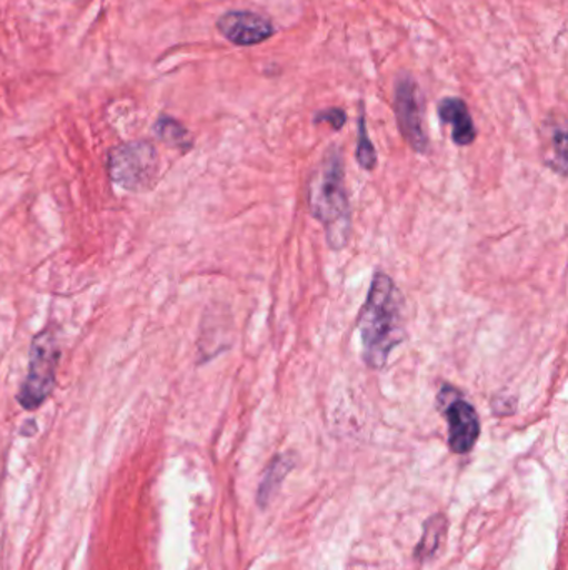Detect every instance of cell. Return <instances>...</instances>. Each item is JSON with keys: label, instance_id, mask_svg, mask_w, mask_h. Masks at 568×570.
Returning a JSON list of instances; mask_svg holds the SVG:
<instances>
[{"label": "cell", "instance_id": "cell-8", "mask_svg": "<svg viewBox=\"0 0 568 570\" xmlns=\"http://www.w3.org/2000/svg\"><path fill=\"white\" fill-rule=\"evenodd\" d=\"M439 116L444 124L452 126V139L457 146H470L476 140V126H474L469 107L462 99L457 97L444 99L439 106Z\"/></svg>", "mask_w": 568, "mask_h": 570}, {"label": "cell", "instance_id": "cell-3", "mask_svg": "<svg viewBox=\"0 0 568 570\" xmlns=\"http://www.w3.org/2000/svg\"><path fill=\"white\" fill-rule=\"evenodd\" d=\"M59 355V341L53 328H46L36 335L30 345L29 372L17 395V401L27 411L42 405L52 392Z\"/></svg>", "mask_w": 568, "mask_h": 570}, {"label": "cell", "instance_id": "cell-11", "mask_svg": "<svg viewBox=\"0 0 568 570\" xmlns=\"http://www.w3.org/2000/svg\"><path fill=\"white\" fill-rule=\"evenodd\" d=\"M357 160L360 167L366 170H372L377 164L376 147L370 140L369 132H367L366 117L360 116L359 119V139H357Z\"/></svg>", "mask_w": 568, "mask_h": 570}, {"label": "cell", "instance_id": "cell-14", "mask_svg": "<svg viewBox=\"0 0 568 570\" xmlns=\"http://www.w3.org/2000/svg\"><path fill=\"white\" fill-rule=\"evenodd\" d=\"M346 120L347 116L342 109H329L322 110V112L317 114L316 119H313V122H329L330 126L333 127V129L339 130L342 129L343 124H346Z\"/></svg>", "mask_w": 568, "mask_h": 570}, {"label": "cell", "instance_id": "cell-13", "mask_svg": "<svg viewBox=\"0 0 568 570\" xmlns=\"http://www.w3.org/2000/svg\"><path fill=\"white\" fill-rule=\"evenodd\" d=\"M287 465H289V461L286 458H277L273 461L272 468L267 472L266 479H263L262 485H260V499H266L267 495L270 494V491H273V484L282 481L283 475L287 472Z\"/></svg>", "mask_w": 568, "mask_h": 570}, {"label": "cell", "instance_id": "cell-1", "mask_svg": "<svg viewBox=\"0 0 568 570\" xmlns=\"http://www.w3.org/2000/svg\"><path fill=\"white\" fill-rule=\"evenodd\" d=\"M362 355L370 368H382L390 352L407 335L406 301L396 283L386 273H377L360 311Z\"/></svg>", "mask_w": 568, "mask_h": 570}, {"label": "cell", "instance_id": "cell-12", "mask_svg": "<svg viewBox=\"0 0 568 570\" xmlns=\"http://www.w3.org/2000/svg\"><path fill=\"white\" fill-rule=\"evenodd\" d=\"M566 144H567V134L566 127L557 126L554 127L552 136H550V146H552L554 159L550 160V166L560 174V176L566 177L567 174V153H566Z\"/></svg>", "mask_w": 568, "mask_h": 570}, {"label": "cell", "instance_id": "cell-10", "mask_svg": "<svg viewBox=\"0 0 568 570\" xmlns=\"http://www.w3.org/2000/svg\"><path fill=\"white\" fill-rule=\"evenodd\" d=\"M156 132L160 139L166 140L170 146L183 147V149L189 147V132L169 117H160L159 122L156 124Z\"/></svg>", "mask_w": 568, "mask_h": 570}, {"label": "cell", "instance_id": "cell-9", "mask_svg": "<svg viewBox=\"0 0 568 570\" xmlns=\"http://www.w3.org/2000/svg\"><path fill=\"white\" fill-rule=\"evenodd\" d=\"M447 522L442 515L430 519L426 524V532L420 539L419 548H417V558L427 559L437 552L440 541H442L444 532H446Z\"/></svg>", "mask_w": 568, "mask_h": 570}, {"label": "cell", "instance_id": "cell-5", "mask_svg": "<svg viewBox=\"0 0 568 570\" xmlns=\"http://www.w3.org/2000/svg\"><path fill=\"white\" fill-rule=\"evenodd\" d=\"M439 405L449 425V445L456 454H469L480 435L476 409L452 385H444Z\"/></svg>", "mask_w": 568, "mask_h": 570}, {"label": "cell", "instance_id": "cell-6", "mask_svg": "<svg viewBox=\"0 0 568 570\" xmlns=\"http://www.w3.org/2000/svg\"><path fill=\"white\" fill-rule=\"evenodd\" d=\"M396 116L400 130L407 142L416 153L429 150V137L423 129L422 110H420L419 90L412 77H402L396 86Z\"/></svg>", "mask_w": 568, "mask_h": 570}, {"label": "cell", "instance_id": "cell-2", "mask_svg": "<svg viewBox=\"0 0 568 570\" xmlns=\"http://www.w3.org/2000/svg\"><path fill=\"white\" fill-rule=\"evenodd\" d=\"M309 209L322 224L330 249H343L352 233V210L346 189L342 153L327 150L309 183Z\"/></svg>", "mask_w": 568, "mask_h": 570}, {"label": "cell", "instance_id": "cell-4", "mask_svg": "<svg viewBox=\"0 0 568 570\" xmlns=\"http://www.w3.org/2000/svg\"><path fill=\"white\" fill-rule=\"evenodd\" d=\"M156 147L149 142H129L116 147L107 159L110 177L127 190L149 189L157 176Z\"/></svg>", "mask_w": 568, "mask_h": 570}, {"label": "cell", "instance_id": "cell-7", "mask_svg": "<svg viewBox=\"0 0 568 570\" xmlns=\"http://www.w3.org/2000/svg\"><path fill=\"white\" fill-rule=\"evenodd\" d=\"M217 29L236 46H256L273 36L276 29L267 17L247 10H232L220 17Z\"/></svg>", "mask_w": 568, "mask_h": 570}]
</instances>
